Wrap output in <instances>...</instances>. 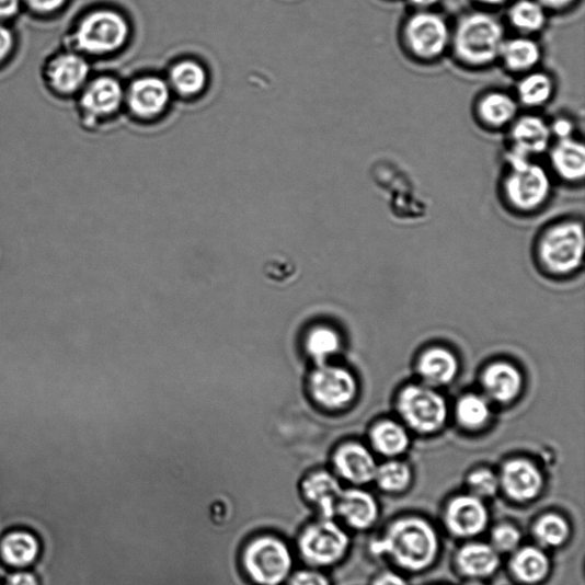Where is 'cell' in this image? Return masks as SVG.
<instances>
[{"instance_id": "7dc6e473", "label": "cell", "mask_w": 585, "mask_h": 585, "mask_svg": "<svg viewBox=\"0 0 585 585\" xmlns=\"http://www.w3.org/2000/svg\"><path fill=\"white\" fill-rule=\"evenodd\" d=\"M478 2H481L487 7H501L507 2V0H478Z\"/></svg>"}, {"instance_id": "e0dca14e", "label": "cell", "mask_w": 585, "mask_h": 585, "mask_svg": "<svg viewBox=\"0 0 585 585\" xmlns=\"http://www.w3.org/2000/svg\"><path fill=\"white\" fill-rule=\"evenodd\" d=\"M500 483L509 497L518 502H527L540 494L543 478L534 463L514 460L504 466Z\"/></svg>"}, {"instance_id": "83f0119b", "label": "cell", "mask_w": 585, "mask_h": 585, "mask_svg": "<svg viewBox=\"0 0 585 585\" xmlns=\"http://www.w3.org/2000/svg\"><path fill=\"white\" fill-rule=\"evenodd\" d=\"M460 571L470 577H486L500 566L497 551L484 543H472L462 548L458 554Z\"/></svg>"}, {"instance_id": "4316f807", "label": "cell", "mask_w": 585, "mask_h": 585, "mask_svg": "<svg viewBox=\"0 0 585 585\" xmlns=\"http://www.w3.org/2000/svg\"><path fill=\"white\" fill-rule=\"evenodd\" d=\"M38 540L30 531L15 530L0 543V553L4 562L12 567L32 566L38 557Z\"/></svg>"}, {"instance_id": "2e32d148", "label": "cell", "mask_w": 585, "mask_h": 585, "mask_svg": "<svg viewBox=\"0 0 585 585\" xmlns=\"http://www.w3.org/2000/svg\"><path fill=\"white\" fill-rule=\"evenodd\" d=\"M543 49L537 37L514 35L505 38L498 64L511 74L520 77L539 69Z\"/></svg>"}, {"instance_id": "9c48e42d", "label": "cell", "mask_w": 585, "mask_h": 585, "mask_svg": "<svg viewBox=\"0 0 585 585\" xmlns=\"http://www.w3.org/2000/svg\"><path fill=\"white\" fill-rule=\"evenodd\" d=\"M308 386L312 401L330 411L349 406L357 394V382L351 371L328 363L312 370Z\"/></svg>"}, {"instance_id": "6da1fadb", "label": "cell", "mask_w": 585, "mask_h": 585, "mask_svg": "<svg viewBox=\"0 0 585 585\" xmlns=\"http://www.w3.org/2000/svg\"><path fill=\"white\" fill-rule=\"evenodd\" d=\"M507 37L504 24L493 14L466 13L451 26L449 55L467 70H486L498 64Z\"/></svg>"}, {"instance_id": "3957f363", "label": "cell", "mask_w": 585, "mask_h": 585, "mask_svg": "<svg viewBox=\"0 0 585 585\" xmlns=\"http://www.w3.org/2000/svg\"><path fill=\"white\" fill-rule=\"evenodd\" d=\"M438 547V538L431 524L420 518H405L393 523L383 538L371 544V550L389 555L405 570L422 571L435 562Z\"/></svg>"}, {"instance_id": "e575fe53", "label": "cell", "mask_w": 585, "mask_h": 585, "mask_svg": "<svg viewBox=\"0 0 585 585\" xmlns=\"http://www.w3.org/2000/svg\"><path fill=\"white\" fill-rule=\"evenodd\" d=\"M538 540L547 547H561L570 536L567 521L557 515H548L541 518L536 526Z\"/></svg>"}, {"instance_id": "f6af8a7d", "label": "cell", "mask_w": 585, "mask_h": 585, "mask_svg": "<svg viewBox=\"0 0 585 585\" xmlns=\"http://www.w3.org/2000/svg\"><path fill=\"white\" fill-rule=\"evenodd\" d=\"M375 585H408V582L393 573H385L377 578Z\"/></svg>"}, {"instance_id": "30bf717a", "label": "cell", "mask_w": 585, "mask_h": 585, "mask_svg": "<svg viewBox=\"0 0 585 585\" xmlns=\"http://www.w3.org/2000/svg\"><path fill=\"white\" fill-rule=\"evenodd\" d=\"M349 538L332 519L309 525L301 530L299 549L313 566H331L347 552Z\"/></svg>"}, {"instance_id": "74e56055", "label": "cell", "mask_w": 585, "mask_h": 585, "mask_svg": "<svg viewBox=\"0 0 585 585\" xmlns=\"http://www.w3.org/2000/svg\"><path fill=\"white\" fill-rule=\"evenodd\" d=\"M553 140H561L575 137V124L567 117H557L549 123Z\"/></svg>"}, {"instance_id": "d6986e66", "label": "cell", "mask_w": 585, "mask_h": 585, "mask_svg": "<svg viewBox=\"0 0 585 585\" xmlns=\"http://www.w3.org/2000/svg\"><path fill=\"white\" fill-rule=\"evenodd\" d=\"M88 61L74 53H65L53 60L47 69L48 82L60 94H72L82 90L89 79Z\"/></svg>"}, {"instance_id": "f35d334b", "label": "cell", "mask_w": 585, "mask_h": 585, "mask_svg": "<svg viewBox=\"0 0 585 585\" xmlns=\"http://www.w3.org/2000/svg\"><path fill=\"white\" fill-rule=\"evenodd\" d=\"M289 585H330V582L322 573L305 570L292 575Z\"/></svg>"}, {"instance_id": "f546056e", "label": "cell", "mask_w": 585, "mask_h": 585, "mask_svg": "<svg viewBox=\"0 0 585 585\" xmlns=\"http://www.w3.org/2000/svg\"><path fill=\"white\" fill-rule=\"evenodd\" d=\"M512 570L519 581L527 584H536L548 575L550 562L542 550L527 547L515 554Z\"/></svg>"}, {"instance_id": "277c9868", "label": "cell", "mask_w": 585, "mask_h": 585, "mask_svg": "<svg viewBox=\"0 0 585 585\" xmlns=\"http://www.w3.org/2000/svg\"><path fill=\"white\" fill-rule=\"evenodd\" d=\"M405 56L418 65H434L449 55L451 25L434 11H416L398 34Z\"/></svg>"}, {"instance_id": "d6a6232c", "label": "cell", "mask_w": 585, "mask_h": 585, "mask_svg": "<svg viewBox=\"0 0 585 585\" xmlns=\"http://www.w3.org/2000/svg\"><path fill=\"white\" fill-rule=\"evenodd\" d=\"M459 422L468 429H480L491 417L487 399L478 394H467L457 406Z\"/></svg>"}, {"instance_id": "8fae6325", "label": "cell", "mask_w": 585, "mask_h": 585, "mask_svg": "<svg viewBox=\"0 0 585 585\" xmlns=\"http://www.w3.org/2000/svg\"><path fill=\"white\" fill-rule=\"evenodd\" d=\"M508 133L507 154L538 159L549 150L553 139L549 122L535 112L520 114Z\"/></svg>"}, {"instance_id": "44dd1931", "label": "cell", "mask_w": 585, "mask_h": 585, "mask_svg": "<svg viewBox=\"0 0 585 585\" xmlns=\"http://www.w3.org/2000/svg\"><path fill=\"white\" fill-rule=\"evenodd\" d=\"M555 92L554 77L539 68L518 77L514 94L521 110L536 113L552 101Z\"/></svg>"}, {"instance_id": "bcb514c9", "label": "cell", "mask_w": 585, "mask_h": 585, "mask_svg": "<svg viewBox=\"0 0 585 585\" xmlns=\"http://www.w3.org/2000/svg\"><path fill=\"white\" fill-rule=\"evenodd\" d=\"M409 2L417 11H431V9L437 5L440 0H409Z\"/></svg>"}, {"instance_id": "7c38bea8", "label": "cell", "mask_w": 585, "mask_h": 585, "mask_svg": "<svg viewBox=\"0 0 585 585\" xmlns=\"http://www.w3.org/2000/svg\"><path fill=\"white\" fill-rule=\"evenodd\" d=\"M514 93L492 89L474 99L472 115L478 126L487 131L507 130L521 114Z\"/></svg>"}, {"instance_id": "52a82bcc", "label": "cell", "mask_w": 585, "mask_h": 585, "mask_svg": "<svg viewBox=\"0 0 585 585\" xmlns=\"http://www.w3.org/2000/svg\"><path fill=\"white\" fill-rule=\"evenodd\" d=\"M129 34V24L122 14L102 10L87 15L78 24L74 39L79 49L103 56L125 46Z\"/></svg>"}, {"instance_id": "5b68a950", "label": "cell", "mask_w": 585, "mask_h": 585, "mask_svg": "<svg viewBox=\"0 0 585 585\" xmlns=\"http://www.w3.org/2000/svg\"><path fill=\"white\" fill-rule=\"evenodd\" d=\"M245 573L257 585H279L290 574L292 557L288 544L274 535L251 539L243 550Z\"/></svg>"}, {"instance_id": "cb8c5ba5", "label": "cell", "mask_w": 585, "mask_h": 585, "mask_svg": "<svg viewBox=\"0 0 585 585\" xmlns=\"http://www.w3.org/2000/svg\"><path fill=\"white\" fill-rule=\"evenodd\" d=\"M336 514L356 529H367L377 521L379 509L377 501L360 490L342 493Z\"/></svg>"}, {"instance_id": "7a4b0ae2", "label": "cell", "mask_w": 585, "mask_h": 585, "mask_svg": "<svg viewBox=\"0 0 585 585\" xmlns=\"http://www.w3.org/2000/svg\"><path fill=\"white\" fill-rule=\"evenodd\" d=\"M553 182L549 169L537 159L507 154L500 179V198L514 211L531 215L549 204L553 196Z\"/></svg>"}, {"instance_id": "d590c367", "label": "cell", "mask_w": 585, "mask_h": 585, "mask_svg": "<svg viewBox=\"0 0 585 585\" xmlns=\"http://www.w3.org/2000/svg\"><path fill=\"white\" fill-rule=\"evenodd\" d=\"M468 485L477 497H490L496 494L500 481L498 478L487 469L472 472L468 478Z\"/></svg>"}, {"instance_id": "ee69618b", "label": "cell", "mask_w": 585, "mask_h": 585, "mask_svg": "<svg viewBox=\"0 0 585 585\" xmlns=\"http://www.w3.org/2000/svg\"><path fill=\"white\" fill-rule=\"evenodd\" d=\"M538 2L548 11H563L572 7L576 0H538Z\"/></svg>"}, {"instance_id": "8d00e7d4", "label": "cell", "mask_w": 585, "mask_h": 585, "mask_svg": "<svg viewBox=\"0 0 585 585\" xmlns=\"http://www.w3.org/2000/svg\"><path fill=\"white\" fill-rule=\"evenodd\" d=\"M520 540L519 530L514 526L502 525L493 530L492 541L496 551H513L519 546Z\"/></svg>"}, {"instance_id": "ffe728a7", "label": "cell", "mask_w": 585, "mask_h": 585, "mask_svg": "<svg viewBox=\"0 0 585 585\" xmlns=\"http://www.w3.org/2000/svg\"><path fill=\"white\" fill-rule=\"evenodd\" d=\"M334 466L340 475L354 484L375 481L378 469L370 451L360 444H345L334 456Z\"/></svg>"}, {"instance_id": "ba28073f", "label": "cell", "mask_w": 585, "mask_h": 585, "mask_svg": "<svg viewBox=\"0 0 585 585\" xmlns=\"http://www.w3.org/2000/svg\"><path fill=\"white\" fill-rule=\"evenodd\" d=\"M398 411L410 428L422 434L438 432L447 418V404L429 386H410L399 395Z\"/></svg>"}, {"instance_id": "f1b7e54d", "label": "cell", "mask_w": 585, "mask_h": 585, "mask_svg": "<svg viewBox=\"0 0 585 585\" xmlns=\"http://www.w3.org/2000/svg\"><path fill=\"white\" fill-rule=\"evenodd\" d=\"M170 82L181 96L195 97L207 88L208 72L198 61L185 59L172 67Z\"/></svg>"}, {"instance_id": "603a6c76", "label": "cell", "mask_w": 585, "mask_h": 585, "mask_svg": "<svg viewBox=\"0 0 585 585\" xmlns=\"http://www.w3.org/2000/svg\"><path fill=\"white\" fill-rule=\"evenodd\" d=\"M483 386L492 401L508 404L519 395L523 377L514 365L498 362L484 371Z\"/></svg>"}, {"instance_id": "1f68e13d", "label": "cell", "mask_w": 585, "mask_h": 585, "mask_svg": "<svg viewBox=\"0 0 585 585\" xmlns=\"http://www.w3.org/2000/svg\"><path fill=\"white\" fill-rule=\"evenodd\" d=\"M307 354L319 365L328 363L341 348L337 332L329 326L312 328L305 339Z\"/></svg>"}, {"instance_id": "4dcf8cb0", "label": "cell", "mask_w": 585, "mask_h": 585, "mask_svg": "<svg viewBox=\"0 0 585 585\" xmlns=\"http://www.w3.org/2000/svg\"><path fill=\"white\" fill-rule=\"evenodd\" d=\"M371 443L381 455L395 457L404 454L410 445V437L401 424L385 421L377 425L370 435Z\"/></svg>"}, {"instance_id": "8992f818", "label": "cell", "mask_w": 585, "mask_h": 585, "mask_svg": "<svg viewBox=\"0 0 585 585\" xmlns=\"http://www.w3.org/2000/svg\"><path fill=\"white\" fill-rule=\"evenodd\" d=\"M540 256L555 274H569L580 267L584 252V229L578 220H563L551 226L540 241Z\"/></svg>"}, {"instance_id": "c3c4849f", "label": "cell", "mask_w": 585, "mask_h": 585, "mask_svg": "<svg viewBox=\"0 0 585 585\" xmlns=\"http://www.w3.org/2000/svg\"><path fill=\"white\" fill-rule=\"evenodd\" d=\"M467 585H484V584H482V583H480V582H472V583H469V584H467Z\"/></svg>"}, {"instance_id": "5bb4252c", "label": "cell", "mask_w": 585, "mask_h": 585, "mask_svg": "<svg viewBox=\"0 0 585 585\" xmlns=\"http://www.w3.org/2000/svg\"><path fill=\"white\" fill-rule=\"evenodd\" d=\"M171 101V90L161 77L136 79L129 87L127 102L133 114L142 119L161 116Z\"/></svg>"}, {"instance_id": "7bdbcfd3", "label": "cell", "mask_w": 585, "mask_h": 585, "mask_svg": "<svg viewBox=\"0 0 585 585\" xmlns=\"http://www.w3.org/2000/svg\"><path fill=\"white\" fill-rule=\"evenodd\" d=\"M22 0H0V20L13 18L20 11Z\"/></svg>"}, {"instance_id": "484cf974", "label": "cell", "mask_w": 585, "mask_h": 585, "mask_svg": "<svg viewBox=\"0 0 585 585\" xmlns=\"http://www.w3.org/2000/svg\"><path fill=\"white\" fill-rule=\"evenodd\" d=\"M508 22L515 35L537 37L547 26L548 13L538 0H519L509 10Z\"/></svg>"}, {"instance_id": "ab89813d", "label": "cell", "mask_w": 585, "mask_h": 585, "mask_svg": "<svg viewBox=\"0 0 585 585\" xmlns=\"http://www.w3.org/2000/svg\"><path fill=\"white\" fill-rule=\"evenodd\" d=\"M22 2L36 13L49 14L60 10L67 0H22Z\"/></svg>"}, {"instance_id": "4fadbf2b", "label": "cell", "mask_w": 585, "mask_h": 585, "mask_svg": "<svg viewBox=\"0 0 585 585\" xmlns=\"http://www.w3.org/2000/svg\"><path fill=\"white\" fill-rule=\"evenodd\" d=\"M553 179L566 185H580L585 177V147L576 137L553 140L546 153Z\"/></svg>"}, {"instance_id": "ac0fdd59", "label": "cell", "mask_w": 585, "mask_h": 585, "mask_svg": "<svg viewBox=\"0 0 585 585\" xmlns=\"http://www.w3.org/2000/svg\"><path fill=\"white\" fill-rule=\"evenodd\" d=\"M124 100V91L116 78L102 76L84 89L81 105L91 117H106L117 113Z\"/></svg>"}, {"instance_id": "9a60e30c", "label": "cell", "mask_w": 585, "mask_h": 585, "mask_svg": "<svg viewBox=\"0 0 585 585\" xmlns=\"http://www.w3.org/2000/svg\"><path fill=\"white\" fill-rule=\"evenodd\" d=\"M487 521V509L482 500L474 495L455 498L446 511L447 527L457 537L470 538L481 535Z\"/></svg>"}, {"instance_id": "60d3db41", "label": "cell", "mask_w": 585, "mask_h": 585, "mask_svg": "<svg viewBox=\"0 0 585 585\" xmlns=\"http://www.w3.org/2000/svg\"><path fill=\"white\" fill-rule=\"evenodd\" d=\"M13 35L5 25L0 24V61H3L10 55L13 48Z\"/></svg>"}, {"instance_id": "b9f144b4", "label": "cell", "mask_w": 585, "mask_h": 585, "mask_svg": "<svg viewBox=\"0 0 585 585\" xmlns=\"http://www.w3.org/2000/svg\"><path fill=\"white\" fill-rule=\"evenodd\" d=\"M7 585H39L35 574L31 572H16L8 577Z\"/></svg>"}, {"instance_id": "836d02e7", "label": "cell", "mask_w": 585, "mask_h": 585, "mask_svg": "<svg viewBox=\"0 0 585 585\" xmlns=\"http://www.w3.org/2000/svg\"><path fill=\"white\" fill-rule=\"evenodd\" d=\"M412 473L405 463L391 461L378 467L375 481L379 487L389 493L405 491L411 484Z\"/></svg>"}, {"instance_id": "7402d4cb", "label": "cell", "mask_w": 585, "mask_h": 585, "mask_svg": "<svg viewBox=\"0 0 585 585\" xmlns=\"http://www.w3.org/2000/svg\"><path fill=\"white\" fill-rule=\"evenodd\" d=\"M301 492L306 501L321 512L324 519H332L336 515L343 491L336 478L330 472L316 471L303 477Z\"/></svg>"}, {"instance_id": "d4e9b609", "label": "cell", "mask_w": 585, "mask_h": 585, "mask_svg": "<svg viewBox=\"0 0 585 585\" xmlns=\"http://www.w3.org/2000/svg\"><path fill=\"white\" fill-rule=\"evenodd\" d=\"M459 363L450 352L434 348L425 353L418 363V374L428 386L440 387L454 381L458 376Z\"/></svg>"}]
</instances>
